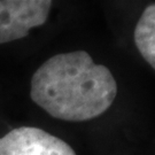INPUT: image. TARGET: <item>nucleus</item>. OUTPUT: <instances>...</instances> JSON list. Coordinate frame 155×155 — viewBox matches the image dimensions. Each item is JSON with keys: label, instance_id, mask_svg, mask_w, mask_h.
I'll return each mask as SVG.
<instances>
[{"label": "nucleus", "instance_id": "1", "mask_svg": "<svg viewBox=\"0 0 155 155\" xmlns=\"http://www.w3.org/2000/svg\"><path fill=\"white\" fill-rule=\"evenodd\" d=\"M117 94L110 70L85 51L61 53L45 61L31 78L30 97L52 117L84 122L104 114Z\"/></svg>", "mask_w": 155, "mask_h": 155}, {"label": "nucleus", "instance_id": "2", "mask_svg": "<svg viewBox=\"0 0 155 155\" xmlns=\"http://www.w3.org/2000/svg\"><path fill=\"white\" fill-rule=\"evenodd\" d=\"M51 7L50 0H0V44L24 38L43 25Z\"/></svg>", "mask_w": 155, "mask_h": 155}, {"label": "nucleus", "instance_id": "3", "mask_svg": "<svg viewBox=\"0 0 155 155\" xmlns=\"http://www.w3.org/2000/svg\"><path fill=\"white\" fill-rule=\"evenodd\" d=\"M0 155H76L66 141L35 127H20L0 138Z\"/></svg>", "mask_w": 155, "mask_h": 155}, {"label": "nucleus", "instance_id": "4", "mask_svg": "<svg viewBox=\"0 0 155 155\" xmlns=\"http://www.w3.org/2000/svg\"><path fill=\"white\" fill-rule=\"evenodd\" d=\"M134 43L139 53L155 68V6H147L134 29Z\"/></svg>", "mask_w": 155, "mask_h": 155}]
</instances>
